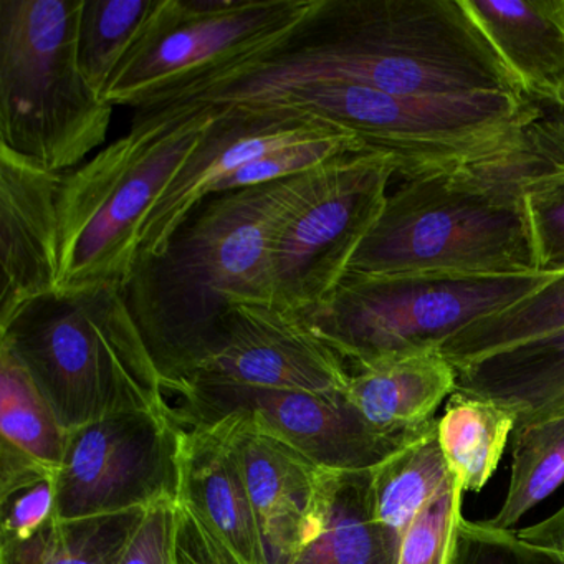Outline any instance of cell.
<instances>
[{"label": "cell", "instance_id": "3957f363", "mask_svg": "<svg viewBox=\"0 0 564 564\" xmlns=\"http://www.w3.org/2000/svg\"><path fill=\"white\" fill-rule=\"evenodd\" d=\"M543 110L507 156L404 180L388 194L346 275L538 273L524 191L564 163V118L550 105Z\"/></svg>", "mask_w": 564, "mask_h": 564}, {"label": "cell", "instance_id": "5bb4252c", "mask_svg": "<svg viewBox=\"0 0 564 564\" xmlns=\"http://www.w3.org/2000/svg\"><path fill=\"white\" fill-rule=\"evenodd\" d=\"M348 378V366L341 356L299 316L275 306L240 305L230 310L223 348L189 382L341 392L346 391Z\"/></svg>", "mask_w": 564, "mask_h": 564}, {"label": "cell", "instance_id": "8d00e7d4", "mask_svg": "<svg viewBox=\"0 0 564 564\" xmlns=\"http://www.w3.org/2000/svg\"><path fill=\"white\" fill-rule=\"evenodd\" d=\"M550 105V107H553L554 110L557 111V113L561 115V117L564 118V88L560 91V94L556 95V98H554L551 104H544Z\"/></svg>", "mask_w": 564, "mask_h": 564}, {"label": "cell", "instance_id": "1f68e13d", "mask_svg": "<svg viewBox=\"0 0 564 564\" xmlns=\"http://www.w3.org/2000/svg\"><path fill=\"white\" fill-rule=\"evenodd\" d=\"M538 273H564V163L533 177L524 191Z\"/></svg>", "mask_w": 564, "mask_h": 564}, {"label": "cell", "instance_id": "d6986e66", "mask_svg": "<svg viewBox=\"0 0 564 564\" xmlns=\"http://www.w3.org/2000/svg\"><path fill=\"white\" fill-rule=\"evenodd\" d=\"M521 90L551 104L564 88V0H462Z\"/></svg>", "mask_w": 564, "mask_h": 564}, {"label": "cell", "instance_id": "cb8c5ba5", "mask_svg": "<svg viewBox=\"0 0 564 564\" xmlns=\"http://www.w3.org/2000/svg\"><path fill=\"white\" fill-rule=\"evenodd\" d=\"M511 475L500 511L484 521L511 530L564 484V411L520 422L511 434Z\"/></svg>", "mask_w": 564, "mask_h": 564}, {"label": "cell", "instance_id": "ac0fdd59", "mask_svg": "<svg viewBox=\"0 0 564 564\" xmlns=\"http://www.w3.org/2000/svg\"><path fill=\"white\" fill-rule=\"evenodd\" d=\"M371 470H323L302 540L280 564H398L401 541L376 517Z\"/></svg>", "mask_w": 564, "mask_h": 564}, {"label": "cell", "instance_id": "4dcf8cb0", "mask_svg": "<svg viewBox=\"0 0 564 564\" xmlns=\"http://www.w3.org/2000/svg\"><path fill=\"white\" fill-rule=\"evenodd\" d=\"M462 495L460 485L451 475L402 534L398 564H447L462 517Z\"/></svg>", "mask_w": 564, "mask_h": 564}, {"label": "cell", "instance_id": "d6a6232c", "mask_svg": "<svg viewBox=\"0 0 564 564\" xmlns=\"http://www.w3.org/2000/svg\"><path fill=\"white\" fill-rule=\"evenodd\" d=\"M447 564H564V554L521 540L514 530L458 520Z\"/></svg>", "mask_w": 564, "mask_h": 564}, {"label": "cell", "instance_id": "8992f818", "mask_svg": "<svg viewBox=\"0 0 564 564\" xmlns=\"http://www.w3.org/2000/svg\"><path fill=\"white\" fill-rule=\"evenodd\" d=\"M85 0H0V148L68 173L107 141L113 105L85 77Z\"/></svg>", "mask_w": 564, "mask_h": 564}, {"label": "cell", "instance_id": "6da1fadb", "mask_svg": "<svg viewBox=\"0 0 564 564\" xmlns=\"http://www.w3.org/2000/svg\"><path fill=\"white\" fill-rule=\"evenodd\" d=\"M312 84L409 97L524 95L462 0H316L279 47L173 105L257 104Z\"/></svg>", "mask_w": 564, "mask_h": 564}, {"label": "cell", "instance_id": "7a4b0ae2", "mask_svg": "<svg viewBox=\"0 0 564 564\" xmlns=\"http://www.w3.org/2000/svg\"><path fill=\"white\" fill-rule=\"evenodd\" d=\"M322 167L213 194L163 252L138 257L124 295L167 395L183 391L223 348L234 306H273L276 234L308 199Z\"/></svg>", "mask_w": 564, "mask_h": 564}, {"label": "cell", "instance_id": "83f0119b", "mask_svg": "<svg viewBox=\"0 0 564 564\" xmlns=\"http://www.w3.org/2000/svg\"><path fill=\"white\" fill-rule=\"evenodd\" d=\"M160 0H85L78 29L82 70L104 97L111 75Z\"/></svg>", "mask_w": 564, "mask_h": 564}, {"label": "cell", "instance_id": "ffe728a7", "mask_svg": "<svg viewBox=\"0 0 564 564\" xmlns=\"http://www.w3.org/2000/svg\"><path fill=\"white\" fill-rule=\"evenodd\" d=\"M348 371L346 395L386 434L421 431L457 389V369L438 348L349 366Z\"/></svg>", "mask_w": 564, "mask_h": 564}, {"label": "cell", "instance_id": "2e32d148", "mask_svg": "<svg viewBox=\"0 0 564 564\" xmlns=\"http://www.w3.org/2000/svg\"><path fill=\"white\" fill-rule=\"evenodd\" d=\"M51 173L0 148V326L58 290V191Z\"/></svg>", "mask_w": 564, "mask_h": 564}, {"label": "cell", "instance_id": "4fadbf2b", "mask_svg": "<svg viewBox=\"0 0 564 564\" xmlns=\"http://www.w3.org/2000/svg\"><path fill=\"white\" fill-rule=\"evenodd\" d=\"M216 120L173 183L148 214L140 256H158L191 210L216 194L224 181L275 151L328 137L336 131L313 115L280 105H216Z\"/></svg>", "mask_w": 564, "mask_h": 564}, {"label": "cell", "instance_id": "7402d4cb", "mask_svg": "<svg viewBox=\"0 0 564 564\" xmlns=\"http://www.w3.org/2000/svg\"><path fill=\"white\" fill-rule=\"evenodd\" d=\"M513 409L455 391L437 421L438 442L462 491H480L497 470L517 427Z\"/></svg>", "mask_w": 564, "mask_h": 564}, {"label": "cell", "instance_id": "5b68a950", "mask_svg": "<svg viewBox=\"0 0 564 564\" xmlns=\"http://www.w3.org/2000/svg\"><path fill=\"white\" fill-rule=\"evenodd\" d=\"M62 431L128 412H170L163 379L128 308L124 286L51 293L0 326Z\"/></svg>", "mask_w": 564, "mask_h": 564}, {"label": "cell", "instance_id": "f546056e", "mask_svg": "<svg viewBox=\"0 0 564 564\" xmlns=\"http://www.w3.org/2000/svg\"><path fill=\"white\" fill-rule=\"evenodd\" d=\"M362 151L369 150H366L365 144L355 134L348 133V131H336L328 137L275 151L269 156L247 164L239 173L224 181L217 187L216 194L290 180V177L318 170L336 158L362 153Z\"/></svg>", "mask_w": 564, "mask_h": 564}, {"label": "cell", "instance_id": "52a82bcc", "mask_svg": "<svg viewBox=\"0 0 564 564\" xmlns=\"http://www.w3.org/2000/svg\"><path fill=\"white\" fill-rule=\"evenodd\" d=\"M257 104L295 108L355 134L391 158L404 180L507 156L544 111L524 95L409 97L348 84L303 85Z\"/></svg>", "mask_w": 564, "mask_h": 564}, {"label": "cell", "instance_id": "e575fe53", "mask_svg": "<svg viewBox=\"0 0 564 564\" xmlns=\"http://www.w3.org/2000/svg\"><path fill=\"white\" fill-rule=\"evenodd\" d=\"M518 536L534 546L564 554V505L541 523L517 530Z\"/></svg>", "mask_w": 564, "mask_h": 564}, {"label": "cell", "instance_id": "484cf974", "mask_svg": "<svg viewBox=\"0 0 564 564\" xmlns=\"http://www.w3.org/2000/svg\"><path fill=\"white\" fill-rule=\"evenodd\" d=\"M561 329H564V273L551 276L550 282L513 306L452 336L438 349L457 369Z\"/></svg>", "mask_w": 564, "mask_h": 564}, {"label": "cell", "instance_id": "44dd1931", "mask_svg": "<svg viewBox=\"0 0 564 564\" xmlns=\"http://www.w3.org/2000/svg\"><path fill=\"white\" fill-rule=\"evenodd\" d=\"M455 391L513 409L517 424L564 411V329L457 368Z\"/></svg>", "mask_w": 564, "mask_h": 564}, {"label": "cell", "instance_id": "d590c367", "mask_svg": "<svg viewBox=\"0 0 564 564\" xmlns=\"http://www.w3.org/2000/svg\"><path fill=\"white\" fill-rule=\"evenodd\" d=\"M177 564H217L216 560L204 550L199 540L191 533L189 528L181 521V518L180 531H177Z\"/></svg>", "mask_w": 564, "mask_h": 564}, {"label": "cell", "instance_id": "d4e9b609", "mask_svg": "<svg viewBox=\"0 0 564 564\" xmlns=\"http://www.w3.org/2000/svg\"><path fill=\"white\" fill-rule=\"evenodd\" d=\"M144 510L78 520L54 517L29 540L0 546V564H115Z\"/></svg>", "mask_w": 564, "mask_h": 564}, {"label": "cell", "instance_id": "30bf717a", "mask_svg": "<svg viewBox=\"0 0 564 564\" xmlns=\"http://www.w3.org/2000/svg\"><path fill=\"white\" fill-rule=\"evenodd\" d=\"M398 173L378 151L345 154L319 171L308 199L273 246V306L302 316L332 296L375 226Z\"/></svg>", "mask_w": 564, "mask_h": 564}, {"label": "cell", "instance_id": "4316f807", "mask_svg": "<svg viewBox=\"0 0 564 564\" xmlns=\"http://www.w3.org/2000/svg\"><path fill=\"white\" fill-rule=\"evenodd\" d=\"M0 432L2 444L61 468L65 432L24 366L6 346H0Z\"/></svg>", "mask_w": 564, "mask_h": 564}, {"label": "cell", "instance_id": "ba28073f", "mask_svg": "<svg viewBox=\"0 0 564 564\" xmlns=\"http://www.w3.org/2000/svg\"><path fill=\"white\" fill-rule=\"evenodd\" d=\"M551 276L345 275L326 302L299 318L349 368L441 348Z\"/></svg>", "mask_w": 564, "mask_h": 564}, {"label": "cell", "instance_id": "8fae6325", "mask_svg": "<svg viewBox=\"0 0 564 564\" xmlns=\"http://www.w3.org/2000/svg\"><path fill=\"white\" fill-rule=\"evenodd\" d=\"M183 425L170 412H128L65 434L55 518L144 510L176 498Z\"/></svg>", "mask_w": 564, "mask_h": 564}, {"label": "cell", "instance_id": "9c48e42d", "mask_svg": "<svg viewBox=\"0 0 564 564\" xmlns=\"http://www.w3.org/2000/svg\"><path fill=\"white\" fill-rule=\"evenodd\" d=\"M316 0H160L121 58L104 98L163 107L279 47Z\"/></svg>", "mask_w": 564, "mask_h": 564}, {"label": "cell", "instance_id": "9a60e30c", "mask_svg": "<svg viewBox=\"0 0 564 564\" xmlns=\"http://www.w3.org/2000/svg\"><path fill=\"white\" fill-rule=\"evenodd\" d=\"M183 425L177 455L181 521L217 564H270L239 460L217 422Z\"/></svg>", "mask_w": 564, "mask_h": 564}, {"label": "cell", "instance_id": "e0dca14e", "mask_svg": "<svg viewBox=\"0 0 564 564\" xmlns=\"http://www.w3.org/2000/svg\"><path fill=\"white\" fill-rule=\"evenodd\" d=\"M217 424L232 444L265 541L270 564L295 551L318 500L325 468L272 437L243 412L224 415ZM209 424V422H207Z\"/></svg>", "mask_w": 564, "mask_h": 564}, {"label": "cell", "instance_id": "836d02e7", "mask_svg": "<svg viewBox=\"0 0 564 564\" xmlns=\"http://www.w3.org/2000/svg\"><path fill=\"white\" fill-rule=\"evenodd\" d=\"M176 498H163L141 514L115 564H177Z\"/></svg>", "mask_w": 564, "mask_h": 564}, {"label": "cell", "instance_id": "7c38bea8", "mask_svg": "<svg viewBox=\"0 0 564 564\" xmlns=\"http://www.w3.org/2000/svg\"><path fill=\"white\" fill-rule=\"evenodd\" d=\"M176 395L180 404L173 409L181 424H207L243 412L267 434L325 470L378 467L432 424L408 434H386L359 414L346 391H283L193 381Z\"/></svg>", "mask_w": 564, "mask_h": 564}, {"label": "cell", "instance_id": "603a6c76", "mask_svg": "<svg viewBox=\"0 0 564 564\" xmlns=\"http://www.w3.org/2000/svg\"><path fill=\"white\" fill-rule=\"evenodd\" d=\"M371 474L376 517L401 541L419 511L452 475L438 442L437 419Z\"/></svg>", "mask_w": 564, "mask_h": 564}, {"label": "cell", "instance_id": "f1b7e54d", "mask_svg": "<svg viewBox=\"0 0 564 564\" xmlns=\"http://www.w3.org/2000/svg\"><path fill=\"white\" fill-rule=\"evenodd\" d=\"M58 470L2 444L0 546L29 540L55 517Z\"/></svg>", "mask_w": 564, "mask_h": 564}, {"label": "cell", "instance_id": "277c9868", "mask_svg": "<svg viewBox=\"0 0 564 564\" xmlns=\"http://www.w3.org/2000/svg\"><path fill=\"white\" fill-rule=\"evenodd\" d=\"M216 105L134 111L124 137L64 174L58 191V290L124 286L148 214L216 120Z\"/></svg>", "mask_w": 564, "mask_h": 564}]
</instances>
